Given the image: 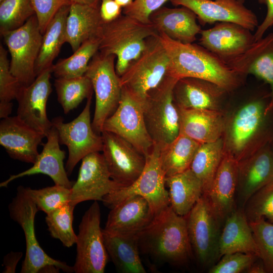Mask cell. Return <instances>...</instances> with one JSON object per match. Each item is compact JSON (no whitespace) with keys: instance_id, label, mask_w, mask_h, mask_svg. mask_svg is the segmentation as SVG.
<instances>
[{"instance_id":"d590c367","label":"cell","mask_w":273,"mask_h":273,"mask_svg":"<svg viewBox=\"0 0 273 273\" xmlns=\"http://www.w3.org/2000/svg\"><path fill=\"white\" fill-rule=\"evenodd\" d=\"M100 38H92L84 41L70 57L54 64L52 73L56 78H71L85 75L88 64L99 51Z\"/></svg>"},{"instance_id":"11a10c76","label":"cell","mask_w":273,"mask_h":273,"mask_svg":"<svg viewBox=\"0 0 273 273\" xmlns=\"http://www.w3.org/2000/svg\"><path fill=\"white\" fill-rule=\"evenodd\" d=\"M270 145H271V149H272V152H273V139L270 142Z\"/></svg>"},{"instance_id":"f546056e","label":"cell","mask_w":273,"mask_h":273,"mask_svg":"<svg viewBox=\"0 0 273 273\" xmlns=\"http://www.w3.org/2000/svg\"><path fill=\"white\" fill-rule=\"evenodd\" d=\"M241 252L259 258V251L249 223L243 210L236 209L226 218L219 240L220 257Z\"/></svg>"},{"instance_id":"5b68a950","label":"cell","mask_w":273,"mask_h":273,"mask_svg":"<svg viewBox=\"0 0 273 273\" xmlns=\"http://www.w3.org/2000/svg\"><path fill=\"white\" fill-rule=\"evenodd\" d=\"M177 79L166 75L148 94L143 104L147 130L160 149L173 141L180 131L179 113L173 96Z\"/></svg>"},{"instance_id":"4dcf8cb0","label":"cell","mask_w":273,"mask_h":273,"mask_svg":"<svg viewBox=\"0 0 273 273\" xmlns=\"http://www.w3.org/2000/svg\"><path fill=\"white\" fill-rule=\"evenodd\" d=\"M104 244L116 269L121 273H146L140 257L137 235L109 233L103 230Z\"/></svg>"},{"instance_id":"3957f363","label":"cell","mask_w":273,"mask_h":273,"mask_svg":"<svg viewBox=\"0 0 273 273\" xmlns=\"http://www.w3.org/2000/svg\"><path fill=\"white\" fill-rule=\"evenodd\" d=\"M137 237L140 253L160 263L182 265L193 255L186 217L170 206L156 214Z\"/></svg>"},{"instance_id":"816d5d0a","label":"cell","mask_w":273,"mask_h":273,"mask_svg":"<svg viewBox=\"0 0 273 273\" xmlns=\"http://www.w3.org/2000/svg\"><path fill=\"white\" fill-rule=\"evenodd\" d=\"M246 272L249 273L266 272L262 261H261L260 263H257L255 261L248 267L246 270Z\"/></svg>"},{"instance_id":"e575fe53","label":"cell","mask_w":273,"mask_h":273,"mask_svg":"<svg viewBox=\"0 0 273 273\" xmlns=\"http://www.w3.org/2000/svg\"><path fill=\"white\" fill-rule=\"evenodd\" d=\"M224 153L223 137L214 142L202 144L190 166V169L200 180L203 194L207 192Z\"/></svg>"},{"instance_id":"1f68e13d","label":"cell","mask_w":273,"mask_h":273,"mask_svg":"<svg viewBox=\"0 0 273 273\" xmlns=\"http://www.w3.org/2000/svg\"><path fill=\"white\" fill-rule=\"evenodd\" d=\"M168 186L169 206L178 215L186 216L203 194L200 180L190 168L165 177Z\"/></svg>"},{"instance_id":"f907efd6","label":"cell","mask_w":273,"mask_h":273,"mask_svg":"<svg viewBox=\"0 0 273 273\" xmlns=\"http://www.w3.org/2000/svg\"><path fill=\"white\" fill-rule=\"evenodd\" d=\"M13 103L0 104V118H5L10 116L12 111Z\"/></svg>"},{"instance_id":"ee69618b","label":"cell","mask_w":273,"mask_h":273,"mask_svg":"<svg viewBox=\"0 0 273 273\" xmlns=\"http://www.w3.org/2000/svg\"><path fill=\"white\" fill-rule=\"evenodd\" d=\"M258 257L241 252L227 254L212 265L209 269V273H240L246 271Z\"/></svg>"},{"instance_id":"f1b7e54d","label":"cell","mask_w":273,"mask_h":273,"mask_svg":"<svg viewBox=\"0 0 273 273\" xmlns=\"http://www.w3.org/2000/svg\"><path fill=\"white\" fill-rule=\"evenodd\" d=\"M99 6L72 3L66 21V42L73 52L85 41L100 37L104 21Z\"/></svg>"},{"instance_id":"7dc6e473","label":"cell","mask_w":273,"mask_h":273,"mask_svg":"<svg viewBox=\"0 0 273 273\" xmlns=\"http://www.w3.org/2000/svg\"><path fill=\"white\" fill-rule=\"evenodd\" d=\"M257 1L266 6L267 12L264 19L258 25L254 34L255 41L262 38L266 31L273 26V0Z\"/></svg>"},{"instance_id":"d6986e66","label":"cell","mask_w":273,"mask_h":273,"mask_svg":"<svg viewBox=\"0 0 273 273\" xmlns=\"http://www.w3.org/2000/svg\"><path fill=\"white\" fill-rule=\"evenodd\" d=\"M52 67L37 75L30 85L22 86L16 99L18 102L17 116L46 137L53 127L47 113V104L52 91Z\"/></svg>"},{"instance_id":"681fc988","label":"cell","mask_w":273,"mask_h":273,"mask_svg":"<svg viewBox=\"0 0 273 273\" xmlns=\"http://www.w3.org/2000/svg\"><path fill=\"white\" fill-rule=\"evenodd\" d=\"M23 256L21 252H13L6 255L3 260L4 273L15 272L17 264Z\"/></svg>"},{"instance_id":"8992f818","label":"cell","mask_w":273,"mask_h":273,"mask_svg":"<svg viewBox=\"0 0 273 273\" xmlns=\"http://www.w3.org/2000/svg\"><path fill=\"white\" fill-rule=\"evenodd\" d=\"M169 59L159 35L148 38L141 55L120 77L122 87L142 103L167 75Z\"/></svg>"},{"instance_id":"4fadbf2b","label":"cell","mask_w":273,"mask_h":273,"mask_svg":"<svg viewBox=\"0 0 273 273\" xmlns=\"http://www.w3.org/2000/svg\"><path fill=\"white\" fill-rule=\"evenodd\" d=\"M101 210L97 201L83 215L77 235L75 273H104L109 255L100 226Z\"/></svg>"},{"instance_id":"8d00e7d4","label":"cell","mask_w":273,"mask_h":273,"mask_svg":"<svg viewBox=\"0 0 273 273\" xmlns=\"http://www.w3.org/2000/svg\"><path fill=\"white\" fill-rule=\"evenodd\" d=\"M54 86L58 101L65 114L77 108L84 99L92 97L94 92L91 81L85 75L71 78H56Z\"/></svg>"},{"instance_id":"7c38bea8","label":"cell","mask_w":273,"mask_h":273,"mask_svg":"<svg viewBox=\"0 0 273 273\" xmlns=\"http://www.w3.org/2000/svg\"><path fill=\"white\" fill-rule=\"evenodd\" d=\"M92 97L87 99L81 113L71 122L65 123L61 117L52 120L57 129L60 145L67 146L68 157L65 168L70 175L77 164L86 155L102 152L103 140L101 134L95 132L90 120Z\"/></svg>"},{"instance_id":"f6af8a7d","label":"cell","mask_w":273,"mask_h":273,"mask_svg":"<svg viewBox=\"0 0 273 273\" xmlns=\"http://www.w3.org/2000/svg\"><path fill=\"white\" fill-rule=\"evenodd\" d=\"M32 2L42 34L57 12L63 6L71 4L70 0H32Z\"/></svg>"},{"instance_id":"db71d44e","label":"cell","mask_w":273,"mask_h":273,"mask_svg":"<svg viewBox=\"0 0 273 273\" xmlns=\"http://www.w3.org/2000/svg\"><path fill=\"white\" fill-rule=\"evenodd\" d=\"M121 7L125 8L130 5L133 0H114Z\"/></svg>"},{"instance_id":"6da1fadb","label":"cell","mask_w":273,"mask_h":273,"mask_svg":"<svg viewBox=\"0 0 273 273\" xmlns=\"http://www.w3.org/2000/svg\"><path fill=\"white\" fill-rule=\"evenodd\" d=\"M159 39L169 59L167 75L177 79L194 77L212 82L226 92L238 86L241 75L212 53L195 43H183L164 33Z\"/></svg>"},{"instance_id":"5bb4252c","label":"cell","mask_w":273,"mask_h":273,"mask_svg":"<svg viewBox=\"0 0 273 273\" xmlns=\"http://www.w3.org/2000/svg\"><path fill=\"white\" fill-rule=\"evenodd\" d=\"M143 104L122 87L119 105L105 121L103 131L121 137L146 157L152 150L154 143L146 125Z\"/></svg>"},{"instance_id":"52a82bcc","label":"cell","mask_w":273,"mask_h":273,"mask_svg":"<svg viewBox=\"0 0 273 273\" xmlns=\"http://www.w3.org/2000/svg\"><path fill=\"white\" fill-rule=\"evenodd\" d=\"M10 217L22 229L26 241V253L21 273H38L48 265H55L66 272H74L73 266L48 255L37 240L34 228L35 216L38 210L27 188L20 186L9 204Z\"/></svg>"},{"instance_id":"74e56055","label":"cell","mask_w":273,"mask_h":273,"mask_svg":"<svg viewBox=\"0 0 273 273\" xmlns=\"http://www.w3.org/2000/svg\"><path fill=\"white\" fill-rule=\"evenodd\" d=\"M75 207L69 203L47 214L46 217L51 236L68 248L76 244L77 241L72 225Z\"/></svg>"},{"instance_id":"9a60e30c","label":"cell","mask_w":273,"mask_h":273,"mask_svg":"<svg viewBox=\"0 0 273 273\" xmlns=\"http://www.w3.org/2000/svg\"><path fill=\"white\" fill-rule=\"evenodd\" d=\"M102 154L111 178L122 187L133 184L142 173L146 157L132 144L111 132L103 130Z\"/></svg>"},{"instance_id":"ffe728a7","label":"cell","mask_w":273,"mask_h":273,"mask_svg":"<svg viewBox=\"0 0 273 273\" xmlns=\"http://www.w3.org/2000/svg\"><path fill=\"white\" fill-rule=\"evenodd\" d=\"M273 180V152L270 142L238 161L237 209L243 210L249 198Z\"/></svg>"},{"instance_id":"7bdbcfd3","label":"cell","mask_w":273,"mask_h":273,"mask_svg":"<svg viewBox=\"0 0 273 273\" xmlns=\"http://www.w3.org/2000/svg\"><path fill=\"white\" fill-rule=\"evenodd\" d=\"M22 86L10 71L8 52L0 45V104L11 103L16 99Z\"/></svg>"},{"instance_id":"c3c4849f","label":"cell","mask_w":273,"mask_h":273,"mask_svg":"<svg viewBox=\"0 0 273 273\" xmlns=\"http://www.w3.org/2000/svg\"><path fill=\"white\" fill-rule=\"evenodd\" d=\"M121 8L114 0H101L100 12L104 22H111L119 17Z\"/></svg>"},{"instance_id":"484cf974","label":"cell","mask_w":273,"mask_h":273,"mask_svg":"<svg viewBox=\"0 0 273 273\" xmlns=\"http://www.w3.org/2000/svg\"><path fill=\"white\" fill-rule=\"evenodd\" d=\"M225 92L210 81L184 77L176 81L173 96L176 105L180 108L219 110V103Z\"/></svg>"},{"instance_id":"d4e9b609","label":"cell","mask_w":273,"mask_h":273,"mask_svg":"<svg viewBox=\"0 0 273 273\" xmlns=\"http://www.w3.org/2000/svg\"><path fill=\"white\" fill-rule=\"evenodd\" d=\"M196 15L189 9L161 7L151 13L150 22L158 33L183 43H192L200 34L201 27L197 22Z\"/></svg>"},{"instance_id":"603a6c76","label":"cell","mask_w":273,"mask_h":273,"mask_svg":"<svg viewBox=\"0 0 273 273\" xmlns=\"http://www.w3.org/2000/svg\"><path fill=\"white\" fill-rule=\"evenodd\" d=\"M155 214L149 202L140 195L129 197L110 209L104 231L138 235L153 220Z\"/></svg>"},{"instance_id":"8fae6325","label":"cell","mask_w":273,"mask_h":273,"mask_svg":"<svg viewBox=\"0 0 273 273\" xmlns=\"http://www.w3.org/2000/svg\"><path fill=\"white\" fill-rule=\"evenodd\" d=\"M42 35L35 15L21 27L1 35L10 54V71L22 86L30 85L37 77L35 66Z\"/></svg>"},{"instance_id":"bcb514c9","label":"cell","mask_w":273,"mask_h":273,"mask_svg":"<svg viewBox=\"0 0 273 273\" xmlns=\"http://www.w3.org/2000/svg\"><path fill=\"white\" fill-rule=\"evenodd\" d=\"M167 1L133 0L130 5L123 8V13L143 23H151L149 17L151 13L162 7Z\"/></svg>"},{"instance_id":"ab89813d","label":"cell","mask_w":273,"mask_h":273,"mask_svg":"<svg viewBox=\"0 0 273 273\" xmlns=\"http://www.w3.org/2000/svg\"><path fill=\"white\" fill-rule=\"evenodd\" d=\"M243 211L249 222L263 218L273 223V180L249 198Z\"/></svg>"},{"instance_id":"30bf717a","label":"cell","mask_w":273,"mask_h":273,"mask_svg":"<svg viewBox=\"0 0 273 273\" xmlns=\"http://www.w3.org/2000/svg\"><path fill=\"white\" fill-rule=\"evenodd\" d=\"M159 154V148L154 145L146 156L145 168L136 180L128 187H121L106 195L103 203L110 209L129 197L140 195L148 201L155 215L169 206L168 191L165 188L166 176Z\"/></svg>"},{"instance_id":"7402d4cb","label":"cell","mask_w":273,"mask_h":273,"mask_svg":"<svg viewBox=\"0 0 273 273\" xmlns=\"http://www.w3.org/2000/svg\"><path fill=\"white\" fill-rule=\"evenodd\" d=\"M238 161L224 152L208 191L204 195L214 212L224 223L236 209Z\"/></svg>"},{"instance_id":"44dd1931","label":"cell","mask_w":273,"mask_h":273,"mask_svg":"<svg viewBox=\"0 0 273 273\" xmlns=\"http://www.w3.org/2000/svg\"><path fill=\"white\" fill-rule=\"evenodd\" d=\"M44 137L17 116L3 118L0 122V144L15 160L33 164Z\"/></svg>"},{"instance_id":"d6a6232c","label":"cell","mask_w":273,"mask_h":273,"mask_svg":"<svg viewBox=\"0 0 273 273\" xmlns=\"http://www.w3.org/2000/svg\"><path fill=\"white\" fill-rule=\"evenodd\" d=\"M70 5L64 6L57 12L42 35L35 66L36 76L53 67L54 59L58 55L62 46L66 42V21Z\"/></svg>"},{"instance_id":"9f6ffc18","label":"cell","mask_w":273,"mask_h":273,"mask_svg":"<svg viewBox=\"0 0 273 273\" xmlns=\"http://www.w3.org/2000/svg\"><path fill=\"white\" fill-rule=\"evenodd\" d=\"M0 1H1V0H0Z\"/></svg>"},{"instance_id":"e0dca14e","label":"cell","mask_w":273,"mask_h":273,"mask_svg":"<svg viewBox=\"0 0 273 273\" xmlns=\"http://www.w3.org/2000/svg\"><path fill=\"white\" fill-rule=\"evenodd\" d=\"M250 30L232 22H219L202 30L199 44L230 66L255 42Z\"/></svg>"},{"instance_id":"4316f807","label":"cell","mask_w":273,"mask_h":273,"mask_svg":"<svg viewBox=\"0 0 273 273\" xmlns=\"http://www.w3.org/2000/svg\"><path fill=\"white\" fill-rule=\"evenodd\" d=\"M178 108L179 133L200 144L214 142L223 137L226 121L219 110Z\"/></svg>"},{"instance_id":"836d02e7","label":"cell","mask_w":273,"mask_h":273,"mask_svg":"<svg viewBox=\"0 0 273 273\" xmlns=\"http://www.w3.org/2000/svg\"><path fill=\"white\" fill-rule=\"evenodd\" d=\"M200 144L179 133L171 142L160 149L159 158L165 176L190 168Z\"/></svg>"},{"instance_id":"277c9868","label":"cell","mask_w":273,"mask_h":273,"mask_svg":"<svg viewBox=\"0 0 273 273\" xmlns=\"http://www.w3.org/2000/svg\"><path fill=\"white\" fill-rule=\"evenodd\" d=\"M158 35L151 23H144L129 16L121 15L113 21L104 23L99 51L116 56V71L120 77L130 63L145 50L147 39Z\"/></svg>"},{"instance_id":"ac0fdd59","label":"cell","mask_w":273,"mask_h":273,"mask_svg":"<svg viewBox=\"0 0 273 273\" xmlns=\"http://www.w3.org/2000/svg\"><path fill=\"white\" fill-rule=\"evenodd\" d=\"M175 6L192 11L203 25L232 22L253 31L258 26L256 15L245 6L244 0H170Z\"/></svg>"},{"instance_id":"2e32d148","label":"cell","mask_w":273,"mask_h":273,"mask_svg":"<svg viewBox=\"0 0 273 273\" xmlns=\"http://www.w3.org/2000/svg\"><path fill=\"white\" fill-rule=\"evenodd\" d=\"M121 187L111 178L102 153L94 152L81 160L77 179L71 189L70 203L76 206L86 201H102Z\"/></svg>"},{"instance_id":"83f0119b","label":"cell","mask_w":273,"mask_h":273,"mask_svg":"<svg viewBox=\"0 0 273 273\" xmlns=\"http://www.w3.org/2000/svg\"><path fill=\"white\" fill-rule=\"evenodd\" d=\"M231 66L240 74H253L267 84L273 107V33L255 41Z\"/></svg>"},{"instance_id":"cb8c5ba5","label":"cell","mask_w":273,"mask_h":273,"mask_svg":"<svg viewBox=\"0 0 273 273\" xmlns=\"http://www.w3.org/2000/svg\"><path fill=\"white\" fill-rule=\"evenodd\" d=\"M46 138L47 141L43 145L42 150L32 166L19 173L11 175L0 184L1 187H6L11 181L20 177L43 174L50 177L55 185L71 189L74 183L69 179L64 165L65 152L60 149L58 132L53 126Z\"/></svg>"},{"instance_id":"7a4b0ae2","label":"cell","mask_w":273,"mask_h":273,"mask_svg":"<svg viewBox=\"0 0 273 273\" xmlns=\"http://www.w3.org/2000/svg\"><path fill=\"white\" fill-rule=\"evenodd\" d=\"M224 152L237 161L273 139V107L270 92L242 106L233 116L223 135Z\"/></svg>"},{"instance_id":"f5cc1de1","label":"cell","mask_w":273,"mask_h":273,"mask_svg":"<svg viewBox=\"0 0 273 273\" xmlns=\"http://www.w3.org/2000/svg\"><path fill=\"white\" fill-rule=\"evenodd\" d=\"M71 4H78L81 5H87L90 6H99L101 4V0H70Z\"/></svg>"},{"instance_id":"9c48e42d","label":"cell","mask_w":273,"mask_h":273,"mask_svg":"<svg viewBox=\"0 0 273 273\" xmlns=\"http://www.w3.org/2000/svg\"><path fill=\"white\" fill-rule=\"evenodd\" d=\"M185 217L193 254L201 266L211 267L220 257L219 240L223 223L203 194Z\"/></svg>"},{"instance_id":"60d3db41","label":"cell","mask_w":273,"mask_h":273,"mask_svg":"<svg viewBox=\"0 0 273 273\" xmlns=\"http://www.w3.org/2000/svg\"><path fill=\"white\" fill-rule=\"evenodd\" d=\"M38 210L48 214L70 202L71 189L55 185L40 189L27 187Z\"/></svg>"},{"instance_id":"b9f144b4","label":"cell","mask_w":273,"mask_h":273,"mask_svg":"<svg viewBox=\"0 0 273 273\" xmlns=\"http://www.w3.org/2000/svg\"><path fill=\"white\" fill-rule=\"evenodd\" d=\"M253 237L266 272L273 273V223L264 219L250 222Z\"/></svg>"},{"instance_id":"ba28073f","label":"cell","mask_w":273,"mask_h":273,"mask_svg":"<svg viewBox=\"0 0 273 273\" xmlns=\"http://www.w3.org/2000/svg\"><path fill=\"white\" fill-rule=\"evenodd\" d=\"M115 58L114 55H105L98 51L90 60L85 74L91 81L95 93L92 126L100 134L105 121L115 111L121 99L122 86L116 71Z\"/></svg>"},{"instance_id":"f35d334b","label":"cell","mask_w":273,"mask_h":273,"mask_svg":"<svg viewBox=\"0 0 273 273\" xmlns=\"http://www.w3.org/2000/svg\"><path fill=\"white\" fill-rule=\"evenodd\" d=\"M35 15L32 0L0 1V33L16 29Z\"/></svg>"}]
</instances>
